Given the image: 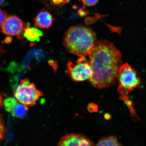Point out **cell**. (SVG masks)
<instances>
[{
    "label": "cell",
    "instance_id": "7",
    "mask_svg": "<svg viewBox=\"0 0 146 146\" xmlns=\"http://www.w3.org/2000/svg\"><path fill=\"white\" fill-rule=\"evenodd\" d=\"M60 146H91L94 145V142L84 135L72 133L62 137L58 143Z\"/></svg>",
    "mask_w": 146,
    "mask_h": 146
},
{
    "label": "cell",
    "instance_id": "10",
    "mask_svg": "<svg viewBox=\"0 0 146 146\" xmlns=\"http://www.w3.org/2000/svg\"><path fill=\"white\" fill-rule=\"evenodd\" d=\"M27 111L28 108L27 106L18 102L11 113L15 117L22 118L26 115Z\"/></svg>",
    "mask_w": 146,
    "mask_h": 146
},
{
    "label": "cell",
    "instance_id": "4",
    "mask_svg": "<svg viewBox=\"0 0 146 146\" xmlns=\"http://www.w3.org/2000/svg\"><path fill=\"white\" fill-rule=\"evenodd\" d=\"M118 78L119 86L117 90L122 95L128 94L141 85V81L137 75L136 71L127 63L120 67Z\"/></svg>",
    "mask_w": 146,
    "mask_h": 146
},
{
    "label": "cell",
    "instance_id": "11",
    "mask_svg": "<svg viewBox=\"0 0 146 146\" xmlns=\"http://www.w3.org/2000/svg\"><path fill=\"white\" fill-rule=\"evenodd\" d=\"M96 146H120L121 144L119 142L116 137L109 136L100 139Z\"/></svg>",
    "mask_w": 146,
    "mask_h": 146
},
{
    "label": "cell",
    "instance_id": "12",
    "mask_svg": "<svg viewBox=\"0 0 146 146\" xmlns=\"http://www.w3.org/2000/svg\"><path fill=\"white\" fill-rule=\"evenodd\" d=\"M18 102V100L15 98L9 97L5 99L3 105L6 110L11 113Z\"/></svg>",
    "mask_w": 146,
    "mask_h": 146
},
{
    "label": "cell",
    "instance_id": "19",
    "mask_svg": "<svg viewBox=\"0 0 146 146\" xmlns=\"http://www.w3.org/2000/svg\"><path fill=\"white\" fill-rule=\"evenodd\" d=\"M111 117L110 115L109 114L106 113L104 115V118L106 119L109 120L110 119Z\"/></svg>",
    "mask_w": 146,
    "mask_h": 146
},
{
    "label": "cell",
    "instance_id": "14",
    "mask_svg": "<svg viewBox=\"0 0 146 146\" xmlns=\"http://www.w3.org/2000/svg\"><path fill=\"white\" fill-rule=\"evenodd\" d=\"M70 1V0H49L50 5L56 8L61 7L66 4Z\"/></svg>",
    "mask_w": 146,
    "mask_h": 146
},
{
    "label": "cell",
    "instance_id": "3",
    "mask_svg": "<svg viewBox=\"0 0 146 146\" xmlns=\"http://www.w3.org/2000/svg\"><path fill=\"white\" fill-rule=\"evenodd\" d=\"M14 94L18 102L29 106L35 105L43 95L42 93L36 88L35 85L27 78L21 80L16 87Z\"/></svg>",
    "mask_w": 146,
    "mask_h": 146
},
{
    "label": "cell",
    "instance_id": "8",
    "mask_svg": "<svg viewBox=\"0 0 146 146\" xmlns=\"http://www.w3.org/2000/svg\"><path fill=\"white\" fill-rule=\"evenodd\" d=\"M53 18L50 13L43 10L38 14L34 19V25L41 28L48 29L52 25Z\"/></svg>",
    "mask_w": 146,
    "mask_h": 146
},
{
    "label": "cell",
    "instance_id": "16",
    "mask_svg": "<svg viewBox=\"0 0 146 146\" xmlns=\"http://www.w3.org/2000/svg\"><path fill=\"white\" fill-rule=\"evenodd\" d=\"M98 0H82L83 4L86 6L90 7L96 5Z\"/></svg>",
    "mask_w": 146,
    "mask_h": 146
},
{
    "label": "cell",
    "instance_id": "20",
    "mask_svg": "<svg viewBox=\"0 0 146 146\" xmlns=\"http://www.w3.org/2000/svg\"><path fill=\"white\" fill-rule=\"evenodd\" d=\"M11 37H7L5 39L4 41L5 43H10L11 41Z\"/></svg>",
    "mask_w": 146,
    "mask_h": 146
},
{
    "label": "cell",
    "instance_id": "21",
    "mask_svg": "<svg viewBox=\"0 0 146 146\" xmlns=\"http://www.w3.org/2000/svg\"><path fill=\"white\" fill-rule=\"evenodd\" d=\"M5 0H1V5L3 4V3H4Z\"/></svg>",
    "mask_w": 146,
    "mask_h": 146
},
{
    "label": "cell",
    "instance_id": "9",
    "mask_svg": "<svg viewBox=\"0 0 146 146\" xmlns=\"http://www.w3.org/2000/svg\"><path fill=\"white\" fill-rule=\"evenodd\" d=\"M43 35V32L36 27H27L24 33L25 37L31 42L39 41Z\"/></svg>",
    "mask_w": 146,
    "mask_h": 146
},
{
    "label": "cell",
    "instance_id": "18",
    "mask_svg": "<svg viewBox=\"0 0 146 146\" xmlns=\"http://www.w3.org/2000/svg\"><path fill=\"white\" fill-rule=\"evenodd\" d=\"M7 13L5 11L1 10V25L4 22L7 18Z\"/></svg>",
    "mask_w": 146,
    "mask_h": 146
},
{
    "label": "cell",
    "instance_id": "13",
    "mask_svg": "<svg viewBox=\"0 0 146 146\" xmlns=\"http://www.w3.org/2000/svg\"><path fill=\"white\" fill-rule=\"evenodd\" d=\"M120 98H121V100H123L124 103L126 104L130 110L131 115L132 116H133V118L135 119L138 118V117L137 116L136 113L135 112L134 109H133L132 102L129 100V97H128L126 95V94H123L122 95Z\"/></svg>",
    "mask_w": 146,
    "mask_h": 146
},
{
    "label": "cell",
    "instance_id": "1",
    "mask_svg": "<svg viewBox=\"0 0 146 146\" xmlns=\"http://www.w3.org/2000/svg\"><path fill=\"white\" fill-rule=\"evenodd\" d=\"M89 56L92 70L89 80L93 86L103 88L114 84L121 66V53L110 42H96Z\"/></svg>",
    "mask_w": 146,
    "mask_h": 146
},
{
    "label": "cell",
    "instance_id": "5",
    "mask_svg": "<svg viewBox=\"0 0 146 146\" xmlns=\"http://www.w3.org/2000/svg\"><path fill=\"white\" fill-rule=\"evenodd\" d=\"M67 68L68 75L74 81H89L92 76L90 61H88L85 57H80L76 63L68 62Z\"/></svg>",
    "mask_w": 146,
    "mask_h": 146
},
{
    "label": "cell",
    "instance_id": "15",
    "mask_svg": "<svg viewBox=\"0 0 146 146\" xmlns=\"http://www.w3.org/2000/svg\"><path fill=\"white\" fill-rule=\"evenodd\" d=\"M98 105L94 103H90L87 106L88 110L90 113L97 112L98 110Z\"/></svg>",
    "mask_w": 146,
    "mask_h": 146
},
{
    "label": "cell",
    "instance_id": "17",
    "mask_svg": "<svg viewBox=\"0 0 146 146\" xmlns=\"http://www.w3.org/2000/svg\"><path fill=\"white\" fill-rule=\"evenodd\" d=\"M1 117V139H3L5 136V127L4 122Z\"/></svg>",
    "mask_w": 146,
    "mask_h": 146
},
{
    "label": "cell",
    "instance_id": "6",
    "mask_svg": "<svg viewBox=\"0 0 146 146\" xmlns=\"http://www.w3.org/2000/svg\"><path fill=\"white\" fill-rule=\"evenodd\" d=\"M1 27L3 33L17 36L19 39H23L25 31L29 27L20 18L15 15L7 17Z\"/></svg>",
    "mask_w": 146,
    "mask_h": 146
},
{
    "label": "cell",
    "instance_id": "2",
    "mask_svg": "<svg viewBox=\"0 0 146 146\" xmlns=\"http://www.w3.org/2000/svg\"><path fill=\"white\" fill-rule=\"evenodd\" d=\"M96 38L92 31L87 27L76 25L66 32L63 44L66 49L80 57L89 55L96 43Z\"/></svg>",
    "mask_w": 146,
    "mask_h": 146
}]
</instances>
